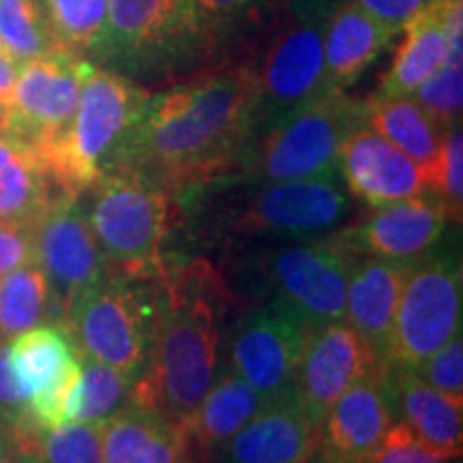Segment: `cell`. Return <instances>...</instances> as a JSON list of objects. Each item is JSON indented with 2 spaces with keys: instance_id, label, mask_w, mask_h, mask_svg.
Segmentation results:
<instances>
[{
  "instance_id": "1",
  "label": "cell",
  "mask_w": 463,
  "mask_h": 463,
  "mask_svg": "<svg viewBox=\"0 0 463 463\" xmlns=\"http://www.w3.org/2000/svg\"><path fill=\"white\" fill-rule=\"evenodd\" d=\"M256 71L249 65L150 92L109 172L133 174L174 198L228 181L256 131Z\"/></svg>"
},
{
  "instance_id": "2",
  "label": "cell",
  "mask_w": 463,
  "mask_h": 463,
  "mask_svg": "<svg viewBox=\"0 0 463 463\" xmlns=\"http://www.w3.org/2000/svg\"><path fill=\"white\" fill-rule=\"evenodd\" d=\"M157 288L153 345L131 399L159 410L181 430L215 382L219 320L232 305V292L206 260L165 264Z\"/></svg>"
},
{
  "instance_id": "3",
  "label": "cell",
  "mask_w": 463,
  "mask_h": 463,
  "mask_svg": "<svg viewBox=\"0 0 463 463\" xmlns=\"http://www.w3.org/2000/svg\"><path fill=\"white\" fill-rule=\"evenodd\" d=\"M215 31L194 0H108L99 67L133 80H164L202 65Z\"/></svg>"
},
{
  "instance_id": "4",
  "label": "cell",
  "mask_w": 463,
  "mask_h": 463,
  "mask_svg": "<svg viewBox=\"0 0 463 463\" xmlns=\"http://www.w3.org/2000/svg\"><path fill=\"white\" fill-rule=\"evenodd\" d=\"M206 187L222 198L217 222L213 219L208 230L232 242L316 241L350 215V200L335 178L281 183L230 178Z\"/></svg>"
},
{
  "instance_id": "5",
  "label": "cell",
  "mask_w": 463,
  "mask_h": 463,
  "mask_svg": "<svg viewBox=\"0 0 463 463\" xmlns=\"http://www.w3.org/2000/svg\"><path fill=\"white\" fill-rule=\"evenodd\" d=\"M148 97L133 80L95 65L67 129L34 148L62 194L82 195L106 176Z\"/></svg>"
},
{
  "instance_id": "6",
  "label": "cell",
  "mask_w": 463,
  "mask_h": 463,
  "mask_svg": "<svg viewBox=\"0 0 463 463\" xmlns=\"http://www.w3.org/2000/svg\"><path fill=\"white\" fill-rule=\"evenodd\" d=\"M363 108L364 101L352 99L345 90L324 92L258 131L232 178L247 183L335 178L341 144L363 123Z\"/></svg>"
},
{
  "instance_id": "7",
  "label": "cell",
  "mask_w": 463,
  "mask_h": 463,
  "mask_svg": "<svg viewBox=\"0 0 463 463\" xmlns=\"http://www.w3.org/2000/svg\"><path fill=\"white\" fill-rule=\"evenodd\" d=\"M90 191L86 204L108 273L125 279H159L164 245L176 222V198L157 184L125 172H109Z\"/></svg>"
},
{
  "instance_id": "8",
  "label": "cell",
  "mask_w": 463,
  "mask_h": 463,
  "mask_svg": "<svg viewBox=\"0 0 463 463\" xmlns=\"http://www.w3.org/2000/svg\"><path fill=\"white\" fill-rule=\"evenodd\" d=\"M157 279L108 275L82 294L58 322L78 354L140 378L157 322Z\"/></svg>"
},
{
  "instance_id": "9",
  "label": "cell",
  "mask_w": 463,
  "mask_h": 463,
  "mask_svg": "<svg viewBox=\"0 0 463 463\" xmlns=\"http://www.w3.org/2000/svg\"><path fill=\"white\" fill-rule=\"evenodd\" d=\"M461 262L453 251L427 253L410 266L392 320L386 369L419 372L461 333Z\"/></svg>"
},
{
  "instance_id": "10",
  "label": "cell",
  "mask_w": 463,
  "mask_h": 463,
  "mask_svg": "<svg viewBox=\"0 0 463 463\" xmlns=\"http://www.w3.org/2000/svg\"><path fill=\"white\" fill-rule=\"evenodd\" d=\"M352 253L335 236L277 247L253 260L258 279L273 298L297 311L311 328L344 320Z\"/></svg>"
},
{
  "instance_id": "11",
  "label": "cell",
  "mask_w": 463,
  "mask_h": 463,
  "mask_svg": "<svg viewBox=\"0 0 463 463\" xmlns=\"http://www.w3.org/2000/svg\"><path fill=\"white\" fill-rule=\"evenodd\" d=\"M331 9L292 11V22L277 34L256 71V136L281 116L307 106L326 90L324 28Z\"/></svg>"
},
{
  "instance_id": "12",
  "label": "cell",
  "mask_w": 463,
  "mask_h": 463,
  "mask_svg": "<svg viewBox=\"0 0 463 463\" xmlns=\"http://www.w3.org/2000/svg\"><path fill=\"white\" fill-rule=\"evenodd\" d=\"M95 62L69 50H54L17 69L5 108V133L39 148L56 140L71 123L86 78Z\"/></svg>"
},
{
  "instance_id": "13",
  "label": "cell",
  "mask_w": 463,
  "mask_h": 463,
  "mask_svg": "<svg viewBox=\"0 0 463 463\" xmlns=\"http://www.w3.org/2000/svg\"><path fill=\"white\" fill-rule=\"evenodd\" d=\"M34 247L50 286V316L58 324L75 300L109 275L80 195H61L45 211L34 225Z\"/></svg>"
},
{
  "instance_id": "14",
  "label": "cell",
  "mask_w": 463,
  "mask_h": 463,
  "mask_svg": "<svg viewBox=\"0 0 463 463\" xmlns=\"http://www.w3.org/2000/svg\"><path fill=\"white\" fill-rule=\"evenodd\" d=\"M11 373L26 395L28 427L54 430L71 422L82 361L58 324H39L9 341Z\"/></svg>"
},
{
  "instance_id": "15",
  "label": "cell",
  "mask_w": 463,
  "mask_h": 463,
  "mask_svg": "<svg viewBox=\"0 0 463 463\" xmlns=\"http://www.w3.org/2000/svg\"><path fill=\"white\" fill-rule=\"evenodd\" d=\"M314 328L279 300L247 311L230 337V369L264 399L294 384L298 363Z\"/></svg>"
},
{
  "instance_id": "16",
  "label": "cell",
  "mask_w": 463,
  "mask_h": 463,
  "mask_svg": "<svg viewBox=\"0 0 463 463\" xmlns=\"http://www.w3.org/2000/svg\"><path fill=\"white\" fill-rule=\"evenodd\" d=\"M449 217L433 194L375 206L358 222L333 234L352 256L414 264L436 247Z\"/></svg>"
},
{
  "instance_id": "17",
  "label": "cell",
  "mask_w": 463,
  "mask_h": 463,
  "mask_svg": "<svg viewBox=\"0 0 463 463\" xmlns=\"http://www.w3.org/2000/svg\"><path fill=\"white\" fill-rule=\"evenodd\" d=\"M320 430L292 384L266 399L211 463H309L320 447Z\"/></svg>"
},
{
  "instance_id": "18",
  "label": "cell",
  "mask_w": 463,
  "mask_h": 463,
  "mask_svg": "<svg viewBox=\"0 0 463 463\" xmlns=\"http://www.w3.org/2000/svg\"><path fill=\"white\" fill-rule=\"evenodd\" d=\"M392 414L395 399L386 367L363 375L341 392L324 416L317 447L320 461L363 463L386 438Z\"/></svg>"
},
{
  "instance_id": "19",
  "label": "cell",
  "mask_w": 463,
  "mask_h": 463,
  "mask_svg": "<svg viewBox=\"0 0 463 463\" xmlns=\"http://www.w3.org/2000/svg\"><path fill=\"white\" fill-rule=\"evenodd\" d=\"M384 369L354 328L337 320L314 328L300 358L294 391L314 419L320 422L347 386L363 375Z\"/></svg>"
},
{
  "instance_id": "20",
  "label": "cell",
  "mask_w": 463,
  "mask_h": 463,
  "mask_svg": "<svg viewBox=\"0 0 463 463\" xmlns=\"http://www.w3.org/2000/svg\"><path fill=\"white\" fill-rule=\"evenodd\" d=\"M339 172L347 191L373 208L431 194L420 167L364 123L341 144Z\"/></svg>"
},
{
  "instance_id": "21",
  "label": "cell",
  "mask_w": 463,
  "mask_h": 463,
  "mask_svg": "<svg viewBox=\"0 0 463 463\" xmlns=\"http://www.w3.org/2000/svg\"><path fill=\"white\" fill-rule=\"evenodd\" d=\"M410 266L412 264L354 256L347 275L344 320L384 367L399 294Z\"/></svg>"
},
{
  "instance_id": "22",
  "label": "cell",
  "mask_w": 463,
  "mask_h": 463,
  "mask_svg": "<svg viewBox=\"0 0 463 463\" xmlns=\"http://www.w3.org/2000/svg\"><path fill=\"white\" fill-rule=\"evenodd\" d=\"M395 34L354 0L335 5L324 28L326 90L350 89L384 54Z\"/></svg>"
},
{
  "instance_id": "23",
  "label": "cell",
  "mask_w": 463,
  "mask_h": 463,
  "mask_svg": "<svg viewBox=\"0 0 463 463\" xmlns=\"http://www.w3.org/2000/svg\"><path fill=\"white\" fill-rule=\"evenodd\" d=\"M103 463H184L181 430L159 410L129 399L101 425Z\"/></svg>"
},
{
  "instance_id": "24",
  "label": "cell",
  "mask_w": 463,
  "mask_h": 463,
  "mask_svg": "<svg viewBox=\"0 0 463 463\" xmlns=\"http://www.w3.org/2000/svg\"><path fill=\"white\" fill-rule=\"evenodd\" d=\"M459 5H427L403 28V43L399 45L389 71L380 80L372 97L397 99L412 97L422 82L431 78L449 56V22Z\"/></svg>"
},
{
  "instance_id": "25",
  "label": "cell",
  "mask_w": 463,
  "mask_h": 463,
  "mask_svg": "<svg viewBox=\"0 0 463 463\" xmlns=\"http://www.w3.org/2000/svg\"><path fill=\"white\" fill-rule=\"evenodd\" d=\"M392 386L395 410L408 430L436 453L455 459L463 442V399L433 389L412 372L386 369Z\"/></svg>"
},
{
  "instance_id": "26",
  "label": "cell",
  "mask_w": 463,
  "mask_h": 463,
  "mask_svg": "<svg viewBox=\"0 0 463 463\" xmlns=\"http://www.w3.org/2000/svg\"><path fill=\"white\" fill-rule=\"evenodd\" d=\"M266 399L239 373L225 369L181 427L184 449L198 450L206 463L258 412Z\"/></svg>"
},
{
  "instance_id": "27",
  "label": "cell",
  "mask_w": 463,
  "mask_h": 463,
  "mask_svg": "<svg viewBox=\"0 0 463 463\" xmlns=\"http://www.w3.org/2000/svg\"><path fill=\"white\" fill-rule=\"evenodd\" d=\"M61 195L33 146L0 136V222L37 225Z\"/></svg>"
},
{
  "instance_id": "28",
  "label": "cell",
  "mask_w": 463,
  "mask_h": 463,
  "mask_svg": "<svg viewBox=\"0 0 463 463\" xmlns=\"http://www.w3.org/2000/svg\"><path fill=\"white\" fill-rule=\"evenodd\" d=\"M363 123L408 155L420 167L433 194L444 131L414 101V97H397V99L369 97L363 108Z\"/></svg>"
},
{
  "instance_id": "29",
  "label": "cell",
  "mask_w": 463,
  "mask_h": 463,
  "mask_svg": "<svg viewBox=\"0 0 463 463\" xmlns=\"http://www.w3.org/2000/svg\"><path fill=\"white\" fill-rule=\"evenodd\" d=\"M50 317V286L37 264L0 277V344L39 326Z\"/></svg>"
},
{
  "instance_id": "30",
  "label": "cell",
  "mask_w": 463,
  "mask_h": 463,
  "mask_svg": "<svg viewBox=\"0 0 463 463\" xmlns=\"http://www.w3.org/2000/svg\"><path fill=\"white\" fill-rule=\"evenodd\" d=\"M17 453L37 457L42 463H103L101 425L71 420L54 430H20L14 433Z\"/></svg>"
},
{
  "instance_id": "31",
  "label": "cell",
  "mask_w": 463,
  "mask_h": 463,
  "mask_svg": "<svg viewBox=\"0 0 463 463\" xmlns=\"http://www.w3.org/2000/svg\"><path fill=\"white\" fill-rule=\"evenodd\" d=\"M43 7L62 50L92 62L99 58L106 37L108 0H43Z\"/></svg>"
},
{
  "instance_id": "32",
  "label": "cell",
  "mask_w": 463,
  "mask_h": 463,
  "mask_svg": "<svg viewBox=\"0 0 463 463\" xmlns=\"http://www.w3.org/2000/svg\"><path fill=\"white\" fill-rule=\"evenodd\" d=\"M82 375L71 403V420L103 425L118 412L133 395L136 378L106 363L82 358Z\"/></svg>"
},
{
  "instance_id": "33",
  "label": "cell",
  "mask_w": 463,
  "mask_h": 463,
  "mask_svg": "<svg viewBox=\"0 0 463 463\" xmlns=\"http://www.w3.org/2000/svg\"><path fill=\"white\" fill-rule=\"evenodd\" d=\"M0 43L17 65L62 50L52 33L43 0H0Z\"/></svg>"
},
{
  "instance_id": "34",
  "label": "cell",
  "mask_w": 463,
  "mask_h": 463,
  "mask_svg": "<svg viewBox=\"0 0 463 463\" xmlns=\"http://www.w3.org/2000/svg\"><path fill=\"white\" fill-rule=\"evenodd\" d=\"M412 97L442 131H449L450 127L461 125V62H444L427 82H422L419 89H416Z\"/></svg>"
},
{
  "instance_id": "35",
  "label": "cell",
  "mask_w": 463,
  "mask_h": 463,
  "mask_svg": "<svg viewBox=\"0 0 463 463\" xmlns=\"http://www.w3.org/2000/svg\"><path fill=\"white\" fill-rule=\"evenodd\" d=\"M439 204L447 213L449 222L461 223L463 215V136L461 125L444 131L442 153H439V167L436 187H433Z\"/></svg>"
},
{
  "instance_id": "36",
  "label": "cell",
  "mask_w": 463,
  "mask_h": 463,
  "mask_svg": "<svg viewBox=\"0 0 463 463\" xmlns=\"http://www.w3.org/2000/svg\"><path fill=\"white\" fill-rule=\"evenodd\" d=\"M215 31L219 42L241 28L253 26L269 11L273 0H194Z\"/></svg>"
},
{
  "instance_id": "37",
  "label": "cell",
  "mask_w": 463,
  "mask_h": 463,
  "mask_svg": "<svg viewBox=\"0 0 463 463\" xmlns=\"http://www.w3.org/2000/svg\"><path fill=\"white\" fill-rule=\"evenodd\" d=\"M419 378L433 389L447 392L450 397L463 399V341L461 333L449 339L438 352L420 364Z\"/></svg>"
},
{
  "instance_id": "38",
  "label": "cell",
  "mask_w": 463,
  "mask_h": 463,
  "mask_svg": "<svg viewBox=\"0 0 463 463\" xmlns=\"http://www.w3.org/2000/svg\"><path fill=\"white\" fill-rule=\"evenodd\" d=\"M449 457L436 453L427 444H422L405 422L391 425L386 438L363 463H444Z\"/></svg>"
},
{
  "instance_id": "39",
  "label": "cell",
  "mask_w": 463,
  "mask_h": 463,
  "mask_svg": "<svg viewBox=\"0 0 463 463\" xmlns=\"http://www.w3.org/2000/svg\"><path fill=\"white\" fill-rule=\"evenodd\" d=\"M28 264H37L34 225L0 222V277Z\"/></svg>"
},
{
  "instance_id": "40",
  "label": "cell",
  "mask_w": 463,
  "mask_h": 463,
  "mask_svg": "<svg viewBox=\"0 0 463 463\" xmlns=\"http://www.w3.org/2000/svg\"><path fill=\"white\" fill-rule=\"evenodd\" d=\"M0 422L7 425L11 433L28 422L26 395L11 373L9 344H0Z\"/></svg>"
},
{
  "instance_id": "41",
  "label": "cell",
  "mask_w": 463,
  "mask_h": 463,
  "mask_svg": "<svg viewBox=\"0 0 463 463\" xmlns=\"http://www.w3.org/2000/svg\"><path fill=\"white\" fill-rule=\"evenodd\" d=\"M354 3L389 26L392 33H402L405 24L427 7V0H354Z\"/></svg>"
},
{
  "instance_id": "42",
  "label": "cell",
  "mask_w": 463,
  "mask_h": 463,
  "mask_svg": "<svg viewBox=\"0 0 463 463\" xmlns=\"http://www.w3.org/2000/svg\"><path fill=\"white\" fill-rule=\"evenodd\" d=\"M17 69L20 65L9 58L7 54H0V114L5 112L7 103L11 99V92H14L15 86V78H17Z\"/></svg>"
},
{
  "instance_id": "43",
  "label": "cell",
  "mask_w": 463,
  "mask_h": 463,
  "mask_svg": "<svg viewBox=\"0 0 463 463\" xmlns=\"http://www.w3.org/2000/svg\"><path fill=\"white\" fill-rule=\"evenodd\" d=\"M17 455L15 438L7 425L0 422V463H14Z\"/></svg>"
},
{
  "instance_id": "44",
  "label": "cell",
  "mask_w": 463,
  "mask_h": 463,
  "mask_svg": "<svg viewBox=\"0 0 463 463\" xmlns=\"http://www.w3.org/2000/svg\"><path fill=\"white\" fill-rule=\"evenodd\" d=\"M292 11H317V9H333L337 0H289Z\"/></svg>"
},
{
  "instance_id": "45",
  "label": "cell",
  "mask_w": 463,
  "mask_h": 463,
  "mask_svg": "<svg viewBox=\"0 0 463 463\" xmlns=\"http://www.w3.org/2000/svg\"><path fill=\"white\" fill-rule=\"evenodd\" d=\"M14 463H42V461H39L37 457H33V455L17 453V455H15V459H14Z\"/></svg>"
},
{
  "instance_id": "46",
  "label": "cell",
  "mask_w": 463,
  "mask_h": 463,
  "mask_svg": "<svg viewBox=\"0 0 463 463\" xmlns=\"http://www.w3.org/2000/svg\"><path fill=\"white\" fill-rule=\"evenodd\" d=\"M463 0H427V5H459Z\"/></svg>"
},
{
  "instance_id": "47",
  "label": "cell",
  "mask_w": 463,
  "mask_h": 463,
  "mask_svg": "<svg viewBox=\"0 0 463 463\" xmlns=\"http://www.w3.org/2000/svg\"><path fill=\"white\" fill-rule=\"evenodd\" d=\"M0 136H7V133H5V118H3V114H0Z\"/></svg>"
},
{
  "instance_id": "48",
  "label": "cell",
  "mask_w": 463,
  "mask_h": 463,
  "mask_svg": "<svg viewBox=\"0 0 463 463\" xmlns=\"http://www.w3.org/2000/svg\"><path fill=\"white\" fill-rule=\"evenodd\" d=\"M0 54H7V52H5V48H3V43H0Z\"/></svg>"
},
{
  "instance_id": "49",
  "label": "cell",
  "mask_w": 463,
  "mask_h": 463,
  "mask_svg": "<svg viewBox=\"0 0 463 463\" xmlns=\"http://www.w3.org/2000/svg\"><path fill=\"white\" fill-rule=\"evenodd\" d=\"M273 3H275V0H273ZM283 3H289V0H283Z\"/></svg>"
},
{
  "instance_id": "50",
  "label": "cell",
  "mask_w": 463,
  "mask_h": 463,
  "mask_svg": "<svg viewBox=\"0 0 463 463\" xmlns=\"http://www.w3.org/2000/svg\"><path fill=\"white\" fill-rule=\"evenodd\" d=\"M309 463H316V459H314V461H309ZM320 463H322V461H320Z\"/></svg>"
}]
</instances>
